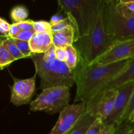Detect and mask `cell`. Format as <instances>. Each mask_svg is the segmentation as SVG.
<instances>
[{
  "mask_svg": "<svg viewBox=\"0 0 134 134\" xmlns=\"http://www.w3.org/2000/svg\"><path fill=\"white\" fill-rule=\"evenodd\" d=\"M130 59L106 64L83 65L78 63V66L75 68L77 91L75 102H86L92 96L98 93L106 83L121 72Z\"/></svg>",
  "mask_w": 134,
  "mask_h": 134,
  "instance_id": "obj_1",
  "label": "cell"
},
{
  "mask_svg": "<svg viewBox=\"0 0 134 134\" xmlns=\"http://www.w3.org/2000/svg\"><path fill=\"white\" fill-rule=\"evenodd\" d=\"M104 5V1L99 0L93 14L88 34L76 42L78 43L75 47L79 53V64H91L116 43L105 31L103 23Z\"/></svg>",
  "mask_w": 134,
  "mask_h": 134,
  "instance_id": "obj_2",
  "label": "cell"
},
{
  "mask_svg": "<svg viewBox=\"0 0 134 134\" xmlns=\"http://www.w3.org/2000/svg\"><path fill=\"white\" fill-rule=\"evenodd\" d=\"M30 58L41 79L42 90L56 86L71 88L75 84L76 70L70 69L65 62L56 59L54 45L47 52L34 54Z\"/></svg>",
  "mask_w": 134,
  "mask_h": 134,
  "instance_id": "obj_3",
  "label": "cell"
},
{
  "mask_svg": "<svg viewBox=\"0 0 134 134\" xmlns=\"http://www.w3.org/2000/svg\"><path fill=\"white\" fill-rule=\"evenodd\" d=\"M77 33V42L88 34L92 18L99 0H57Z\"/></svg>",
  "mask_w": 134,
  "mask_h": 134,
  "instance_id": "obj_4",
  "label": "cell"
},
{
  "mask_svg": "<svg viewBox=\"0 0 134 134\" xmlns=\"http://www.w3.org/2000/svg\"><path fill=\"white\" fill-rule=\"evenodd\" d=\"M116 3H105L103 23L107 34L115 43L134 38V17L126 18L116 12Z\"/></svg>",
  "mask_w": 134,
  "mask_h": 134,
  "instance_id": "obj_5",
  "label": "cell"
},
{
  "mask_svg": "<svg viewBox=\"0 0 134 134\" xmlns=\"http://www.w3.org/2000/svg\"><path fill=\"white\" fill-rule=\"evenodd\" d=\"M69 89L68 87L56 86L43 89L30 104V111H43L51 114L60 112L69 105Z\"/></svg>",
  "mask_w": 134,
  "mask_h": 134,
  "instance_id": "obj_6",
  "label": "cell"
},
{
  "mask_svg": "<svg viewBox=\"0 0 134 134\" xmlns=\"http://www.w3.org/2000/svg\"><path fill=\"white\" fill-rule=\"evenodd\" d=\"M117 94L116 88L99 91L86 101V110L103 122L113 110Z\"/></svg>",
  "mask_w": 134,
  "mask_h": 134,
  "instance_id": "obj_7",
  "label": "cell"
},
{
  "mask_svg": "<svg viewBox=\"0 0 134 134\" xmlns=\"http://www.w3.org/2000/svg\"><path fill=\"white\" fill-rule=\"evenodd\" d=\"M86 102L68 105L60 112V116L49 134H67L85 114Z\"/></svg>",
  "mask_w": 134,
  "mask_h": 134,
  "instance_id": "obj_8",
  "label": "cell"
},
{
  "mask_svg": "<svg viewBox=\"0 0 134 134\" xmlns=\"http://www.w3.org/2000/svg\"><path fill=\"white\" fill-rule=\"evenodd\" d=\"M116 89L118 91L115 106L112 112L103 122L104 124L113 125L117 127L123 122V117L131 96L134 90V81L122 84Z\"/></svg>",
  "mask_w": 134,
  "mask_h": 134,
  "instance_id": "obj_9",
  "label": "cell"
},
{
  "mask_svg": "<svg viewBox=\"0 0 134 134\" xmlns=\"http://www.w3.org/2000/svg\"><path fill=\"white\" fill-rule=\"evenodd\" d=\"M134 58V38L117 42L92 64H106Z\"/></svg>",
  "mask_w": 134,
  "mask_h": 134,
  "instance_id": "obj_10",
  "label": "cell"
},
{
  "mask_svg": "<svg viewBox=\"0 0 134 134\" xmlns=\"http://www.w3.org/2000/svg\"><path fill=\"white\" fill-rule=\"evenodd\" d=\"M36 73L33 77L24 80L14 78V84L10 87V102L16 106L28 103L35 89Z\"/></svg>",
  "mask_w": 134,
  "mask_h": 134,
  "instance_id": "obj_11",
  "label": "cell"
},
{
  "mask_svg": "<svg viewBox=\"0 0 134 134\" xmlns=\"http://www.w3.org/2000/svg\"><path fill=\"white\" fill-rule=\"evenodd\" d=\"M29 45L33 53H44L47 52L54 45L52 32H35L29 41Z\"/></svg>",
  "mask_w": 134,
  "mask_h": 134,
  "instance_id": "obj_12",
  "label": "cell"
},
{
  "mask_svg": "<svg viewBox=\"0 0 134 134\" xmlns=\"http://www.w3.org/2000/svg\"><path fill=\"white\" fill-rule=\"evenodd\" d=\"M134 81V58L131 59L126 66L115 76L112 80L106 83L100 89L99 91L106 89L116 88L129 81Z\"/></svg>",
  "mask_w": 134,
  "mask_h": 134,
  "instance_id": "obj_13",
  "label": "cell"
},
{
  "mask_svg": "<svg viewBox=\"0 0 134 134\" xmlns=\"http://www.w3.org/2000/svg\"><path fill=\"white\" fill-rule=\"evenodd\" d=\"M53 44L55 47H65L73 45L77 42V33L73 25H69L62 30L52 32Z\"/></svg>",
  "mask_w": 134,
  "mask_h": 134,
  "instance_id": "obj_14",
  "label": "cell"
},
{
  "mask_svg": "<svg viewBox=\"0 0 134 134\" xmlns=\"http://www.w3.org/2000/svg\"><path fill=\"white\" fill-rule=\"evenodd\" d=\"M96 119L95 116L86 110L73 128L67 134H86Z\"/></svg>",
  "mask_w": 134,
  "mask_h": 134,
  "instance_id": "obj_15",
  "label": "cell"
},
{
  "mask_svg": "<svg viewBox=\"0 0 134 134\" xmlns=\"http://www.w3.org/2000/svg\"><path fill=\"white\" fill-rule=\"evenodd\" d=\"M67 51V59L65 62L70 69L75 70L79 63V53L77 49L73 45L65 46Z\"/></svg>",
  "mask_w": 134,
  "mask_h": 134,
  "instance_id": "obj_16",
  "label": "cell"
},
{
  "mask_svg": "<svg viewBox=\"0 0 134 134\" xmlns=\"http://www.w3.org/2000/svg\"><path fill=\"white\" fill-rule=\"evenodd\" d=\"M115 8L116 12L123 17L126 18L134 17V2L120 3L116 1Z\"/></svg>",
  "mask_w": 134,
  "mask_h": 134,
  "instance_id": "obj_17",
  "label": "cell"
},
{
  "mask_svg": "<svg viewBox=\"0 0 134 134\" xmlns=\"http://www.w3.org/2000/svg\"><path fill=\"white\" fill-rule=\"evenodd\" d=\"M28 11L27 8L22 5L16 6L10 11V17L14 23H18L26 20L28 17Z\"/></svg>",
  "mask_w": 134,
  "mask_h": 134,
  "instance_id": "obj_18",
  "label": "cell"
},
{
  "mask_svg": "<svg viewBox=\"0 0 134 134\" xmlns=\"http://www.w3.org/2000/svg\"><path fill=\"white\" fill-rule=\"evenodd\" d=\"M2 43L4 47L8 50V51L11 54L12 56H13L16 60L25 58L24 55L20 51V50L18 49V48L17 47V46L16 45V44L14 43V42H13V39H12L11 38H9V37L6 38L3 41Z\"/></svg>",
  "mask_w": 134,
  "mask_h": 134,
  "instance_id": "obj_19",
  "label": "cell"
},
{
  "mask_svg": "<svg viewBox=\"0 0 134 134\" xmlns=\"http://www.w3.org/2000/svg\"><path fill=\"white\" fill-rule=\"evenodd\" d=\"M16 59L3 46V43L0 45V68H3L15 61Z\"/></svg>",
  "mask_w": 134,
  "mask_h": 134,
  "instance_id": "obj_20",
  "label": "cell"
},
{
  "mask_svg": "<svg viewBox=\"0 0 134 134\" xmlns=\"http://www.w3.org/2000/svg\"><path fill=\"white\" fill-rule=\"evenodd\" d=\"M12 39L20 51L24 55L25 58L31 57L32 55H34V53H33L30 49L28 41L20 40V39H15V38H12Z\"/></svg>",
  "mask_w": 134,
  "mask_h": 134,
  "instance_id": "obj_21",
  "label": "cell"
},
{
  "mask_svg": "<svg viewBox=\"0 0 134 134\" xmlns=\"http://www.w3.org/2000/svg\"><path fill=\"white\" fill-rule=\"evenodd\" d=\"M34 30L35 32H52V25L48 22L44 20L34 21Z\"/></svg>",
  "mask_w": 134,
  "mask_h": 134,
  "instance_id": "obj_22",
  "label": "cell"
},
{
  "mask_svg": "<svg viewBox=\"0 0 134 134\" xmlns=\"http://www.w3.org/2000/svg\"><path fill=\"white\" fill-rule=\"evenodd\" d=\"M131 130H132L131 123L124 122L116 127V130L113 134H132Z\"/></svg>",
  "mask_w": 134,
  "mask_h": 134,
  "instance_id": "obj_23",
  "label": "cell"
},
{
  "mask_svg": "<svg viewBox=\"0 0 134 134\" xmlns=\"http://www.w3.org/2000/svg\"><path fill=\"white\" fill-rule=\"evenodd\" d=\"M103 121L101 119L97 118L95 120V122L92 123L89 130H88L86 134H98L101 129L102 128L103 126Z\"/></svg>",
  "mask_w": 134,
  "mask_h": 134,
  "instance_id": "obj_24",
  "label": "cell"
},
{
  "mask_svg": "<svg viewBox=\"0 0 134 134\" xmlns=\"http://www.w3.org/2000/svg\"><path fill=\"white\" fill-rule=\"evenodd\" d=\"M69 25H73V23L71 21V20L69 19L68 17L67 18H64V19L62 20L61 21L57 23L56 24L54 25V26H52V32H57L58 30H62V29L64 28L67 27V26H69Z\"/></svg>",
  "mask_w": 134,
  "mask_h": 134,
  "instance_id": "obj_25",
  "label": "cell"
},
{
  "mask_svg": "<svg viewBox=\"0 0 134 134\" xmlns=\"http://www.w3.org/2000/svg\"><path fill=\"white\" fill-rule=\"evenodd\" d=\"M34 20H26L17 23L20 30L21 31H28V30H34Z\"/></svg>",
  "mask_w": 134,
  "mask_h": 134,
  "instance_id": "obj_26",
  "label": "cell"
},
{
  "mask_svg": "<svg viewBox=\"0 0 134 134\" xmlns=\"http://www.w3.org/2000/svg\"><path fill=\"white\" fill-rule=\"evenodd\" d=\"M134 109V90L133 93H132V96H131L130 100L129 101V103H128V106H127L126 109L125 110V112H124V117H123V122H126L128 120V118H129L130 115L132 113V112L133 111Z\"/></svg>",
  "mask_w": 134,
  "mask_h": 134,
  "instance_id": "obj_27",
  "label": "cell"
},
{
  "mask_svg": "<svg viewBox=\"0 0 134 134\" xmlns=\"http://www.w3.org/2000/svg\"><path fill=\"white\" fill-rule=\"evenodd\" d=\"M55 55L56 59L65 62L67 59V51L65 47H55Z\"/></svg>",
  "mask_w": 134,
  "mask_h": 134,
  "instance_id": "obj_28",
  "label": "cell"
},
{
  "mask_svg": "<svg viewBox=\"0 0 134 134\" xmlns=\"http://www.w3.org/2000/svg\"><path fill=\"white\" fill-rule=\"evenodd\" d=\"M35 32L34 30H28V31H20L14 38L15 39H20L24 41H30L31 37Z\"/></svg>",
  "mask_w": 134,
  "mask_h": 134,
  "instance_id": "obj_29",
  "label": "cell"
},
{
  "mask_svg": "<svg viewBox=\"0 0 134 134\" xmlns=\"http://www.w3.org/2000/svg\"><path fill=\"white\" fill-rule=\"evenodd\" d=\"M10 24L8 23L4 19L0 18V33L3 34V36L8 38L9 37V29H10Z\"/></svg>",
  "mask_w": 134,
  "mask_h": 134,
  "instance_id": "obj_30",
  "label": "cell"
},
{
  "mask_svg": "<svg viewBox=\"0 0 134 134\" xmlns=\"http://www.w3.org/2000/svg\"><path fill=\"white\" fill-rule=\"evenodd\" d=\"M116 127L113 125L103 124L98 134H113L115 133Z\"/></svg>",
  "mask_w": 134,
  "mask_h": 134,
  "instance_id": "obj_31",
  "label": "cell"
},
{
  "mask_svg": "<svg viewBox=\"0 0 134 134\" xmlns=\"http://www.w3.org/2000/svg\"><path fill=\"white\" fill-rule=\"evenodd\" d=\"M20 31L21 30H20L17 23L12 24H10V29H9V37L11 38H14Z\"/></svg>",
  "mask_w": 134,
  "mask_h": 134,
  "instance_id": "obj_32",
  "label": "cell"
},
{
  "mask_svg": "<svg viewBox=\"0 0 134 134\" xmlns=\"http://www.w3.org/2000/svg\"><path fill=\"white\" fill-rule=\"evenodd\" d=\"M64 17H63L62 15H61L60 14L58 13V14H54V15L52 16L51 18V20H50V23L52 26H54V25L56 24L57 23H58L60 21H61L62 20L64 19Z\"/></svg>",
  "mask_w": 134,
  "mask_h": 134,
  "instance_id": "obj_33",
  "label": "cell"
},
{
  "mask_svg": "<svg viewBox=\"0 0 134 134\" xmlns=\"http://www.w3.org/2000/svg\"><path fill=\"white\" fill-rule=\"evenodd\" d=\"M126 122H128V123H133L134 122V109L133 111L132 112V113L130 114V115L128 120Z\"/></svg>",
  "mask_w": 134,
  "mask_h": 134,
  "instance_id": "obj_34",
  "label": "cell"
},
{
  "mask_svg": "<svg viewBox=\"0 0 134 134\" xmlns=\"http://www.w3.org/2000/svg\"><path fill=\"white\" fill-rule=\"evenodd\" d=\"M118 2L120 3H129V2H134V0H117Z\"/></svg>",
  "mask_w": 134,
  "mask_h": 134,
  "instance_id": "obj_35",
  "label": "cell"
},
{
  "mask_svg": "<svg viewBox=\"0 0 134 134\" xmlns=\"http://www.w3.org/2000/svg\"><path fill=\"white\" fill-rule=\"evenodd\" d=\"M104 1V3H113L116 1L117 0H103Z\"/></svg>",
  "mask_w": 134,
  "mask_h": 134,
  "instance_id": "obj_36",
  "label": "cell"
},
{
  "mask_svg": "<svg viewBox=\"0 0 134 134\" xmlns=\"http://www.w3.org/2000/svg\"><path fill=\"white\" fill-rule=\"evenodd\" d=\"M131 126H132V130H131V133L134 134V122L133 123H130Z\"/></svg>",
  "mask_w": 134,
  "mask_h": 134,
  "instance_id": "obj_37",
  "label": "cell"
},
{
  "mask_svg": "<svg viewBox=\"0 0 134 134\" xmlns=\"http://www.w3.org/2000/svg\"><path fill=\"white\" fill-rule=\"evenodd\" d=\"M5 38H6V37H4V36H0V45H1V43H2L4 39H5Z\"/></svg>",
  "mask_w": 134,
  "mask_h": 134,
  "instance_id": "obj_38",
  "label": "cell"
},
{
  "mask_svg": "<svg viewBox=\"0 0 134 134\" xmlns=\"http://www.w3.org/2000/svg\"><path fill=\"white\" fill-rule=\"evenodd\" d=\"M0 18H1V17H0Z\"/></svg>",
  "mask_w": 134,
  "mask_h": 134,
  "instance_id": "obj_39",
  "label": "cell"
},
{
  "mask_svg": "<svg viewBox=\"0 0 134 134\" xmlns=\"http://www.w3.org/2000/svg\"><path fill=\"white\" fill-rule=\"evenodd\" d=\"M33 1H34V0H33Z\"/></svg>",
  "mask_w": 134,
  "mask_h": 134,
  "instance_id": "obj_40",
  "label": "cell"
}]
</instances>
